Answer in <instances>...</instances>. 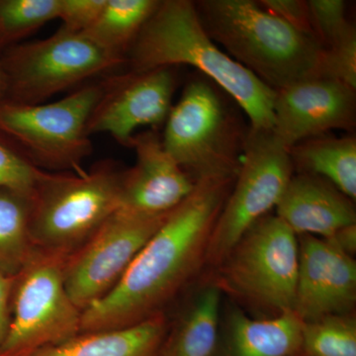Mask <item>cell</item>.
<instances>
[{
  "label": "cell",
  "instance_id": "obj_1",
  "mask_svg": "<svg viewBox=\"0 0 356 356\" xmlns=\"http://www.w3.org/2000/svg\"><path fill=\"white\" fill-rule=\"evenodd\" d=\"M235 178L196 182L118 284L81 312V332L123 329L165 314L206 266L211 235Z\"/></svg>",
  "mask_w": 356,
  "mask_h": 356
},
{
  "label": "cell",
  "instance_id": "obj_2",
  "mask_svg": "<svg viewBox=\"0 0 356 356\" xmlns=\"http://www.w3.org/2000/svg\"><path fill=\"white\" fill-rule=\"evenodd\" d=\"M126 64L136 72L182 65L195 67L245 112L250 130L273 131L275 91L210 38L194 1H159L129 50Z\"/></svg>",
  "mask_w": 356,
  "mask_h": 356
},
{
  "label": "cell",
  "instance_id": "obj_3",
  "mask_svg": "<svg viewBox=\"0 0 356 356\" xmlns=\"http://www.w3.org/2000/svg\"><path fill=\"white\" fill-rule=\"evenodd\" d=\"M211 39L274 91L320 76L324 48L254 0L194 1Z\"/></svg>",
  "mask_w": 356,
  "mask_h": 356
},
{
  "label": "cell",
  "instance_id": "obj_4",
  "mask_svg": "<svg viewBox=\"0 0 356 356\" xmlns=\"http://www.w3.org/2000/svg\"><path fill=\"white\" fill-rule=\"evenodd\" d=\"M122 170L103 161L89 172H43L31 193L33 248L65 259L83 248L120 207Z\"/></svg>",
  "mask_w": 356,
  "mask_h": 356
},
{
  "label": "cell",
  "instance_id": "obj_5",
  "mask_svg": "<svg viewBox=\"0 0 356 356\" xmlns=\"http://www.w3.org/2000/svg\"><path fill=\"white\" fill-rule=\"evenodd\" d=\"M216 86L203 79L187 84L161 136L166 152L195 184L235 178L242 163L248 129Z\"/></svg>",
  "mask_w": 356,
  "mask_h": 356
},
{
  "label": "cell",
  "instance_id": "obj_6",
  "mask_svg": "<svg viewBox=\"0 0 356 356\" xmlns=\"http://www.w3.org/2000/svg\"><path fill=\"white\" fill-rule=\"evenodd\" d=\"M104 81L86 84L58 102H0V136L31 165L49 172H81L92 153L86 124Z\"/></svg>",
  "mask_w": 356,
  "mask_h": 356
},
{
  "label": "cell",
  "instance_id": "obj_7",
  "mask_svg": "<svg viewBox=\"0 0 356 356\" xmlns=\"http://www.w3.org/2000/svg\"><path fill=\"white\" fill-rule=\"evenodd\" d=\"M299 268L298 236L276 215L255 222L216 267L222 291L274 316L292 312Z\"/></svg>",
  "mask_w": 356,
  "mask_h": 356
},
{
  "label": "cell",
  "instance_id": "obj_8",
  "mask_svg": "<svg viewBox=\"0 0 356 356\" xmlns=\"http://www.w3.org/2000/svg\"><path fill=\"white\" fill-rule=\"evenodd\" d=\"M65 259L34 248L14 276L10 323L0 356H31L81 332V311L65 290Z\"/></svg>",
  "mask_w": 356,
  "mask_h": 356
},
{
  "label": "cell",
  "instance_id": "obj_9",
  "mask_svg": "<svg viewBox=\"0 0 356 356\" xmlns=\"http://www.w3.org/2000/svg\"><path fill=\"white\" fill-rule=\"evenodd\" d=\"M0 65L6 81V99L35 105L122 67L126 60L103 50L83 34L60 29L49 38L11 46Z\"/></svg>",
  "mask_w": 356,
  "mask_h": 356
},
{
  "label": "cell",
  "instance_id": "obj_10",
  "mask_svg": "<svg viewBox=\"0 0 356 356\" xmlns=\"http://www.w3.org/2000/svg\"><path fill=\"white\" fill-rule=\"evenodd\" d=\"M294 175L273 131L248 128L240 170L211 235L206 266L217 267L252 226L276 208Z\"/></svg>",
  "mask_w": 356,
  "mask_h": 356
},
{
  "label": "cell",
  "instance_id": "obj_11",
  "mask_svg": "<svg viewBox=\"0 0 356 356\" xmlns=\"http://www.w3.org/2000/svg\"><path fill=\"white\" fill-rule=\"evenodd\" d=\"M168 214L143 217L118 209L83 248L65 259V290L79 310L99 301L118 284Z\"/></svg>",
  "mask_w": 356,
  "mask_h": 356
},
{
  "label": "cell",
  "instance_id": "obj_12",
  "mask_svg": "<svg viewBox=\"0 0 356 356\" xmlns=\"http://www.w3.org/2000/svg\"><path fill=\"white\" fill-rule=\"evenodd\" d=\"M177 77L172 67L108 77L86 124L88 136L106 133L130 147L137 129L159 128L172 108Z\"/></svg>",
  "mask_w": 356,
  "mask_h": 356
},
{
  "label": "cell",
  "instance_id": "obj_13",
  "mask_svg": "<svg viewBox=\"0 0 356 356\" xmlns=\"http://www.w3.org/2000/svg\"><path fill=\"white\" fill-rule=\"evenodd\" d=\"M355 91L332 79L317 76L275 91L273 135L286 149L355 126Z\"/></svg>",
  "mask_w": 356,
  "mask_h": 356
},
{
  "label": "cell",
  "instance_id": "obj_14",
  "mask_svg": "<svg viewBox=\"0 0 356 356\" xmlns=\"http://www.w3.org/2000/svg\"><path fill=\"white\" fill-rule=\"evenodd\" d=\"M299 268L293 312L303 323L350 314L356 302V264L325 238L298 236Z\"/></svg>",
  "mask_w": 356,
  "mask_h": 356
},
{
  "label": "cell",
  "instance_id": "obj_15",
  "mask_svg": "<svg viewBox=\"0 0 356 356\" xmlns=\"http://www.w3.org/2000/svg\"><path fill=\"white\" fill-rule=\"evenodd\" d=\"M136 163L122 170L119 209L143 217L163 216L193 191L195 182L163 147L156 130L134 136Z\"/></svg>",
  "mask_w": 356,
  "mask_h": 356
},
{
  "label": "cell",
  "instance_id": "obj_16",
  "mask_svg": "<svg viewBox=\"0 0 356 356\" xmlns=\"http://www.w3.org/2000/svg\"><path fill=\"white\" fill-rule=\"evenodd\" d=\"M275 210L297 236L329 238L356 224L353 200L327 180L309 173L292 175Z\"/></svg>",
  "mask_w": 356,
  "mask_h": 356
},
{
  "label": "cell",
  "instance_id": "obj_17",
  "mask_svg": "<svg viewBox=\"0 0 356 356\" xmlns=\"http://www.w3.org/2000/svg\"><path fill=\"white\" fill-rule=\"evenodd\" d=\"M302 325L293 311L252 318L232 309L213 356H301Z\"/></svg>",
  "mask_w": 356,
  "mask_h": 356
},
{
  "label": "cell",
  "instance_id": "obj_18",
  "mask_svg": "<svg viewBox=\"0 0 356 356\" xmlns=\"http://www.w3.org/2000/svg\"><path fill=\"white\" fill-rule=\"evenodd\" d=\"M166 314L109 331L79 332L31 356H159L170 329Z\"/></svg>",
  "mask_w": 356,
  "mask_h": 356
},
{
  "label": "cell",
  "instance_id": "obj_19",
  "mask_svg": "<svg viewBox=\"0 0 356 356\" xmlns=\"http://www.w3.org/2000/svg\"><path fill=\"white\" fill-rule=\"evenodd\" d=\"M222 290L212 282L170 324L159 356H213L219 343Z\"/></svg>",
  "mask_w": 356,
  "mask_h": 356
},
{
  "label": "cell",
  "instance_id": "obj_20",
  "mask_svg": "<svg viewBox=\"0 0 356 356\" xmlns=\"http://www.w3.org/2000/svg\"><path fill=\"white\" fill-rule=\"evenodd\" d=\"M294 170L327 180L346 197L356 198V140L318 136L288 149Z\"/></svg>",
  "mask_w": 356,
  "mask_h": 356
},
{
  "label": "cell",
  "instance_id": "obj_21",
  "mask_svg": "<svg viewBox=\"0 0 356 356\" xmlns=\"http://www.w3.org/2000/svg\"><path fill=\"white\" fill-rule=\"evenodd\" d=\"M159 0H107L97 20L81 33L103 50L125 58Z\"/></svg>",
  "mask_w": 356,
  "mask_h": 356
},
{
  "label": "cell",
  "instance_id": "obj_22",
  "mask_svg": "<svg viewBox=\"0 0 356 356\" xmlns=\"http://www.w3.org/2000/svg\"><path fill=\"white\" fill-rule=\"evenodd\" d=\"M31 194L0 188V273L15 276L33 250Z\"/></svg>",
  "mask_w": 356,
  "mask_h": 356
},
{
  "label": "cell",
  "instance_id": "obj_23",
  "mask_svg": "<svg viewBox=\"0 0 356 356\" xmlns=\"http://www.w3.org/2000/svg\"><path fill=\"white\" fill-rule=\"evenodd\" d=\"M301 356H356V322L350 314L303 323Z\"/></svg>",
  "mask_w": 356,
  "mask_h": 356
},
{
  "label": "cell",
  "instance_id": "obj_24",
  "mask_svg": "<svg viewBox=\"0 0 356 356\" xmlns=\"http://www.w3.org/2000/svg\"><path fill=\"white\" fill-rule=\"evenodd\" d=\"M60 0H0V47L58 19Z\"/></svg>",
  "mask_w": 356,
  "mask_h": 356
},
{
  "label": "cell",
  "instance_id": "obj_25",
  "mask_svg": "<svg viewBox=\"0 0 356 356\" xmlns=\"http://www.w3.org/2000/svg\"><path fill=\"white\" fill-rule=\"evenodd\" d=\"M308 7L314 37L323 48L355 31L346 18V4L343 0H310Z\"/></svg>",
  "mask_w": 356,
  "mask_h": 356
},
{
  "label": "cell",
  "instance_id": "obj_26",
  "mask_svg": "<svg viewBox=\"0 0 356 356\" xmlns=\"http://www.w3.org/2000/svg\"><path fill=\"white\" fill-rule=\"evenodd\" d=\"M320 76L332 79L356 90V33L324 48Z\"/></svg>",
  "mask_w": 356,
  "mask_h": 356
},
{
  "label": "cell",
  "instance_id": "obj_27",
  "mask_svg": "<svg viewBox=\"0 0 356 356\" xmlns=\"http://www.w3.org/2000/svg\"><path fill=\"white\" fill-rule=\"evenodd\" d=\"M43 172L0 136V188L31 194Z\"/></svg>",
  "mask_w": 356,
  "mask_h": 356
},
{
  "label": "cell",
  "instance_id": "obj_28",
  "mask_svg": "<svg viewBox=\"0 0 356 356\" xmlns=\"http://www.w3.org/2000/svg\"><path fill=\"white\" fill-rule=\"evenodd\" d=\"M107 0H60L58 19L60 30L70 33L86 32L97 20Z\"/></svg>",
  "mask_w": 356,
  "mask_h": 356
},
{
  "label": "cell",
  "instance_id": "obj_29",
  "mask_svg": "<svg viewBox=\"0 0 356 356\" xmlns=\"http://www.w3.org/2000/svg\"><path fill=\"white\" fill-rule=\"evenodd\" d=\"M257 2L267 13L273 14L278 19L291 26L297 31L314 37L308 1H303V0H259Z\"/></svg>",
  "mask_w": 356,
  "mask_h": 356
},
{
  "label": "cell",
  "instance_id": "obj_30",
  "mask_svg": "<svg viewBox=\"0 0 356 356\" xmlns=\"http://www.w3.org/2000/svg\"><path fill=\"white\" fill-rule=\"evenodd\" d=\"M13 277L0 273V346L6 339L10 323Z\"/></svg>",
  "mask_w": 356,
  "mask_h": 356
},
{
  "label": "cell",
  "instance_id": "obj_31",
  "mask_svg": "<svg viewBox=\"0 0 356 356\" xmlns=\"http://www.w3.org/2000/svg\"><path fill=\"white\" fill-rule=\"evenodd\" d=\"M325 240L329 241L344 254L353 257L356 252V224L339 229L331 238Z\"/></svg>",
  "mask_w": 356,
  "mask_h": 356
},
{
  "label": "cell",
  "instance_id": "obj_32",
  "mask_svg": "<svg viewBox=\"0 0 356 356\" xmlns=\"http://www.w3.org/2000/svg\"><path fill=\"white\" fill-rule=\"evenodd\" d=\"M6 81L4 76L3 70H2L1 65H0V102L6 98Z\"/></svg>",
  "mask_w": 356,
  "mask_h": 356
}]
</instances>
